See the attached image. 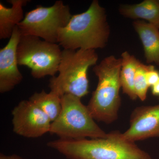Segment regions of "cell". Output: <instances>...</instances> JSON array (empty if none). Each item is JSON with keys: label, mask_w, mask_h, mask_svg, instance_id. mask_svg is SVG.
<instances>
[{"label": "cell", "mask_w": 159, "mask_h": 159, "mask_svg": "<svg viewBox=\"0 0 159 159\" xmlns=\"http://www.w3.org/2000/svg\"><path fill=\"white\" fill-rule=\"evenodd\" d=\"M18 26L13 32L8 43L0 49V92L11 91L21 82L23 76L19 70L16 50L20 37Z\"/></svg>", "instance_id": "30bf717a"}, {"label": "cell", "mask_w": 159, "mask_h": 159, "mask_svg": "<svg viewBox=\"0 0 159 159\" xmlns=\"http://www.w3.org/2000/svg\"><path fill=\"white\" fill-rule=\"evenodd\" d=\"M152 93L155 96H159V81L152 87Z\"/></svg>", "instance_id": "d6986e66"}, {"label": "cell", "mask_w": 159, "mask_h": 159, "mask_svg": "<svg viewBox=\"0 0 159 159\" xmlns=\"http://www.w3.org/2000/svg\"><path fill=\"white\" fill-rule=\"evenodd\" d=\"M110 29L105 9L94 0L88 9L71 16L58 33V43L64 49L95 50L105 48Z\"/></svg>", "instance_id": "7a4b0ae2"}, {"label": "cell", "mask_w": 159, "mask_h": 159, "mask_svg": "<svg viewBox=\"0 0 159 159\" xmlns=\"http://www.w3.org/2000/svg\"><path fill=\"white\" fill-rule=\"evenodd\" d=\"M0 159H27L24 158L22 157L17 155L16 154L11 155L7 156L1 153L0 155Z\"/></svg>", "instance_id": "ac0fdd59"}, {"label": "cell", "mask_w": 159, "mask_h": 159, "mask_svg": "<svg viewBox=\"0 0 159 159\" xmlns=\"http://www.w3.org/2000/svg\"><path fill=\"white\" fill-rule=\"evenodd\" d=\"M72 16L69 6L57 1L50 7L39 5L26 12L17 26L21 35L36 36L57 43L60 30L66 26Z\"/></svg>", "instance_id": "52a82bcc"}, {"label": "cell", "mask_w": 159, "mask_h": 159, "mask_svg": "<svg viewBox=\"0 0 159 159\" xmlns=\"http://www.w3.org/2000/svg\"><path fill=\"white\" fill-rule=\"evenodd\" d=\"M151 65H146L140 61L137 68L134 80L135 91L138 98L142 101L147 97L149 86L147 83L146 74Z\"/></svg>", "instance_id": "2e32d148"}, {"label": "cell", "mask_w": 159, "mask_h": 159, "mask_svg": "<svg viewBox=\"0 0 159 159\" xmlns=\"http://www.w3.org/2000/svg\"><path fill=\"white\" fill-rule=\"evenodd\" d=\"M122 67L120 71V82L123 93L132 100L138 98L134 86V80L137 68L140 61L127 51L121 54Z\"/></svg>", "instance_id": "5bb4252c"}, {"label": "cell", "mask_w": 159, "mask_h": 159, "mask_svg": "<svg viewBox=\"0 0 159 159\" xmlns=\"http://www.w3.org/2000/svg\"><path fill=\"white\" fill-rule=\"evenodd\" d=\"M146 78L149 87H152L159 81V72L155 70L153 66H151L150 68L146 72Z\"/></svg>", "instance_id": "e0dca14e"}, {"label": "cell", "mask_w": 159, "mask_h": 159, "mask_svg": "<svg viewBox=\"0 0 159 159\" xmlns=\"http://www.w3.org/2000/svg\"><path fill=\"white\" fill-rule=\"evenodd\" d=\"M68 159H152L134 142L124 140L118 131L106 138L63 139L47 144Z\"/></svg>", "instance_id": "6da1fadb"}, {"label": "cell", "mask_w": 159, "mask_h": 159, "mask_svg": "<svg viewBox=\"0 0 159 159\" xmlns=\"http://www.w3.org/2000/svg\"><path fill=\"white\" fill-rule=\"evenodd\" d=\"M159 2V0H158Z\"/></svg>", "instance_id": "ffe728a7"}, {"label": "cell", "mask_w": 159, "mask_h": 159, "mask_svg": "<svg viewBox=\"0 0 159 159\" xmlns=\"http://www.w3.org/2000/svg\"><path fill=\"white\" fill-rule=\"evenodd\" d=\"M29 100L35 104L46 114L53 122L59 116L61 109V97L52 91L47 93L43 90L35 93Z\"/></svg>", "instance_id": "9a60e30c"}, {"label": "cell", "mask_w": 159, "mask_h": 159, "mask_svg": "<svg viewBox=\"0 0 159 159\" xmlns=\"http://www.w3.org/2000/svg\"><path fill=\"white\" fill-rule=\"evenodd\" d=\"M98 55L95 50L63 49L57 77L50 79L51 91L60 97L71 94L79 98L89 93L88 71L97 64Z\"/></svg>", "instance_id": "277c9868"}, {"label": "cell", "mask_w": 159, "mask_h": 159, "mask_svg": "<svg viewBox=\"0 0 159 159\" xmlns=\"http://www.w3.org/2000/svg\"><path fill=\"white\" fill-rule=\"evenodd\" d=\"M121 58L111 55L93 68L98 82L87 106L96 121L110 124L118 119L121 105Z\"/></svg>", "instance_id": "3957f363"}, {"label": "cell", "mask_w": 159, "mask_h": 159, "mask_svg": "<svg viewBox=\"0 0 159 159\" xmlns=\"http://www.w3.org/2000/svg\"><path fill=\"white\" fill-rule=\"evenodd\" d=\"M11 5L7 8L0 2V39L10 38L14 28L24 19L23 6L28 0H9Z\"/></svg>", "instance_id": "7c38bea8"}, {"label": "cell", "mask_w": 159, "mask_h": 159, "mask_svg": "<svg viewBox=\"0 0 159 159\" xmlns=\"http://www.w3.org/2000/svg\"><path fill=\"white\" fill-rule=\"evenodd\" d=\"M61 54L62 51L58 44L36 36L21 34L16 50L18 63L31 69V75L34 78L55 76Z\"/></svg>", "instance_id": "8992f818"}, {"label": "cell", "mask_w": 159, "mask_h": 159, "mask_svg": "<svg viewBox=\"0 0 159 159\" xmlns=\"http://www.w3.org/2000/svg\"><path fill=\"white\" fill-rule=\"evenodd\" d=\"M80 99L71 94L61 97V111L56 120L51 122L49 133L63 139L107 138L108 134L96 123Z\"/></svg>", "instance_id": "5b68a950"}, {"label": "cell", "mask_w": 159, "mask_h": 159, "mask_svg": "<svg viewBox=\"0 0 159 159\" xmlns=\"http://www.w3.org/2000/svg\"><path fill=\"white\" fill-rule=\"evenodd\" d=\"M119 11L124 17L148 21L159 29V2L156 0H145L139 4L122 5Z\"/></svg>", "instance_id": "4fadbf2b"}, {"label": "cell", "mask_w": 159, "mask_h": 159, "mask_svg": "<svg viewBox=\"0 0 159 159\" xmlns=\"http://www.w3.org/2000/svg\"><path fill=\"white\" fill-rule=\"evenodd\" d=\"M13 131L19 135L37 138L50 132L51 121L30 100L20 101L11 112Z\"/></svg>", "instance_id": "ba28073f"}, {"label": "cell", "mask_w": 159, "mask_h": 159, "mask_svg": "<svg viewBox=\"0 0 159 159\" xmlns=\"http://www.w3.org/2000/svg\"><path fill=\"white\" fill-rule=\"evenodd\" d=\"M121 137L134 143L159 137V103L135 108L131 114L129 128L121 133Z\"/></svg>", "instance_id": "9c48e42d"}, {"label": "cell", "mask_w": 159, "mask_h": 159, "mask_svg": "<svg viewBox=\"0 0 159 159\" xmlns=\"http://www.w3.org/2000/svg\"><path fill=\"white\" fill-rule=\"evenodd\" d=\"M133 26L142 41L146 62L159 66V29L142 20L134 21Z\"/></svg>", "instance_id": "8fae6325"}]
</instances>
